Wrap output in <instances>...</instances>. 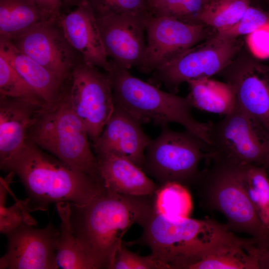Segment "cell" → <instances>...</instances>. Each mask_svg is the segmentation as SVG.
Masks as SVG:
<instances>
[{"instance_id":"83f0119b","label":"cell","mask_w":269,"mask_h":269,"mask_svg":"<svg viewBox=\"0 0 269 269\" xmlns=\"http://www.w3.org/2000/svg\"><path fill=\"white\" fill-rule=\"evenodd\" d=\"M15 175L8 172L4 178L0 177V232L6 235L22 224L36 226L37 222L30 215L24 200H15L10 207L6 206V197L10 184Z\"/></svg>"},{"instance_id":"8992f818","label":"cell","mask_w":269,"mask_h":269,"mask_svg":"<svg viewBox=\"0 0 269 269\" xmlns=\"http://www.w3.org/2000/svg\"><path fill=\"white\" fill-rule=\"evenodd\" d=\"M83 123L72 109L62 89L57 101L39 112L28 141L102 186L96 155Z\"/></svg>"},{"instance_id":"e0dca14e","label":"cell","mask_w":269,"mask_h":269,"mask_svg":"<svg viewBox=\"0 0 269 269\" xmlns=\"http://www.w3.org/2000/svg\"><path fill=\"white\" fill-rule=\"evenodd\" d=\"M225 76L235 88L238 104L269 132V66L251 61Z\"/></svg>"},{"instance_id":"5bb4252c","label":"cell","mask_w":269,"mask_h":269,"mask_svg":"<svg viewBox=\"0 0 269 269\" xmlns=\"http://www.w3.org/2000/svg\"><path fill=\"white\" fill-rule=\"evenodd\" d=\"M101 38L109 57L130 69L141 64L145 53L148 22L136 17L111 15L97 18Z\"/></svg>"},{"instance_id":"7a4b0ae2","label":"cell","mask_w":269,"mask_h":269,"mask_svg":"<svg viewBox=\"0 0 269 269\" xmlns=\"http://www.w3.org/2000/svg\"><path fill=\"white\" fill-rule=\"evenodd\" d=\"M20 179L29 212L45 211L60 202L87 203L105 187L87 174L65 163L27 140L9 159L0 164Z\"/></svg>"},{"instance_id":"d6986e66","label":"cell","mask_w":269,"mask_h":269,"mask_svg":"<svg viewBox=\"0 0 269 269\" xmlns=\"http://www.w3.org/2000/svg\"><path fill=\"white\" fill-rule=\"evenodd\" d=\"M96 156L103 185L109 190L131 196H153L160 186L126 158L111 153Z\"/></svg>"},{"instance_id":"d590c367","label":"cell","mask_w":269,"mask_h":269,"mask_svg":"<svg viewBox=\"0 0 269 269\" xmlns=\"http://www.w3.org/2000/svg\"><path fill=\"white\" fill-rule=\"evenodd\" d=\"M259 269H269V247L256 251Z\"/></svg>"},{"instance_id":"8fae6325","label":"cell","mask_w":269,"mask_h":269,"mask_svg":"<svg viewBox=\"0 0 269 269\" xmlns=\"http://www.w3.org/2000/svg\"><path fill=\"white\" fill-rule=\"evenodd\" d=\"M213 29L202 24L153 15L146 25L145 53L137 69L142 73H152L211 36L216 32Z\"/></svg>"},{"instance_id":"cb8c5ba5","label":"cell","mask_w":269,"mask_h":269,"mask_svg":"<svg viewBox=\"0 0 269 269\" xmlns=\"http://www.w3.org/2000/svg\"><path fill=\"white\" fill-rule=\"evenodd\" d=\"M56 207L60 219V235L56 251L59 269H95L75 237L69 220V202H60Z\"/></svg>"},{"instance_id":"277c9868","label":"cell","mask_w":269,"mask_h":269,"mask_svg":"<svg viewBox=\"0 0 269 269\" xmlns=\"http://www.w3.org/2000/svg\"><path fill=\"white\" fill-rule=\"evenodd\" d=\"M210 166L201 171L194 184L202 208L221 213L233 232L252 236L257 247L269 246V229L262 223L242 185L241 163L209 155Z\"/></svg>"},{"instance_id":"4dcf8cb0","label":"cell","mask_w":269,"mask_h":269,"mask_svg":"<svg viewBox=\"0 0 269 269\" xmlns=\"http://www.w3.org/2000/svg\"><path fill=\"white\" fill-rule=\"evenodd\" d=\"M205 0H160L152 8L153 16L172 17L192 24H200L198 17Z\"/></svg>"},{"instance_id":"ac0fdd59","label":"cell","mask_w":269,"mask_h":269,"mask_svg":"<svg viewBox=\"0 0 269 269\" xmlns=\"http://www.w3.org/2000/svg\"><path fill=\"white\" fill-rule=\"evenodd\" d=\"M46 106L0 95V164L26 144L30 130Z\"/></svg>"},{"instance_id":"484cf974","label":"cell","mask_w":269,"mask_h":269,"mask_svg":"<svg viewBox=\"0 0 269 269\" xmlns=\"http://www.w3.org/2000/svg\"><path fill=\"white\" fill-rule=\"evenodd\" d=\"M153 198L156 211L165 217L173 220L190 218L193 203L187 187L176 182L167 183L159 186Z\"/></svg>"},{"instance_id":"ba28073f","label":"cell","mask_w":269,"mask_h":269,"mask_svg":"<svg viewBox=\"0 0 269 269\" xmlns=\"http://www.w3.org/2000/svg\"><path fill=\"white\" fill-rule=\"evenodd\" d=\"M208 155L265 167L269 174V132L237 103L209 130Z\"/></svg>"},{"instance_id":"4fadbf2b","label":"cell","mask_w":269,"mask_h":269,"mask_svg":"<svg viewBox=\"0 0 269 269\" xmlns=\"http://www.w3.org/2000/svg\"><path fill=\"white\" fill-rule=\"evenodd\" d=\"M22 224L6 235L7 246L0 269H57L60 230L51 223L41 229Z\"/></svg>"},{"instance_id":"ffe728a7","label":"cell","mask_w":269,"mask_h":269,"mask_svg":"<svg viewBox=\"0 0 269 269\" xmlns=\"http://www.w3.org/2000/svg\"><path fill=\"white\" fill-rule=\"evenodd\" d=\"M0 55L16 70L48 106L59 99L65 82L18 50L7 38L0 37Z\"/></svg>"},{"instance_id":"3957f363","label":"cell","mask_w":269,"mask_h":269,"mask_svg":"<svg viewBox=\"0 0 269 269\" xmlns=\"http://www.w3.org/2000/svg\"><path fill=\"white\" fill-rule=\"evenodd\" d=\"M138 225L142 229L141 236L125 244L148 247L167 269H188L236 236L226 224L209 218L171 220L158 213L154 205Z\"/></svg>"},{"instance_id":"d4e9b609","label":"cell","mask_w":269,"mask_h":269,"mask_svg":"<svg viewBox=\"0 0 269 269\" xmlns=\"http://www.w3.org/2000/svg\"><path fill=\"white\" fill-rule=\"evenodd\" d=\"M242 185L259 218L269 229V174L263 166L241 163Z\"/></svg>"},{"instance_id":"4316f807","label":"cell","mask_w":269,"mask_h":269,"mask_svg":"<svg viewBox=\"0 0 269 269\" xmlns=\"http://www.w3.org/2000/svg\"><path fill=\"white\" fill-rule=\"evenodd\" d=\"M250 5L249 0H212L204 4L198 21L219 32L236 24Z\"/></svg>"},{"instance_id":"6da1fadb","label":"cell","mask_w":269,"mask_h":269,"mask_svg":"<svg viewBox=\"0 0 269 269\" xmlns=\"http://www.w3.org/2000/svg\"><path fill=\"white\" fill-rule=\"evenodd\" d=\"M153 196H131L104 188L85 204L69 203L72 232L95 269H112L123 236L154 205Z\"/></svg>"},{"instance_id":"9a60e30c","label":"cell","mask_w":269,"mask_h":269,"mask_svg":"<svg viewBox=\"0 0 269 269\" xmlns=\"http://www.w3.org/2000/svg\"><path fill=\"white\" fill-rule=\"evenodd\" d=\"M141 124L125 109L115 104L102 133L92 143L95 155H119L141 168L146 148L151 139L143 132Z\"/></svg>"},{"instance_id":"d6a6232c","label":"cell","mask_w":269,"mask_h":269,"mask_svg":"<svg viewBox=\"0 0 269 269\" xmlns=\"http://www.w3.org/2000/svg\"><path fill=\"white\" fill-rule=\"evenodd\" d=\"M112 269H167L151 254L142 256L130 251L124 242L118 250Z\"/></svg>"},{"instance_id":"e575fe53","label":"cell","mask_w":269,"mask_h":269,"mask_svg":"<svg viewBox=\"0 0 269 269\" xmlns=\"http://www.w3.org/2000/svg\"><path fill=\"white\" fill-rule=\"evenodd\" d=\"M49 20H56L61 12L62 3L58 0H33Z\"/></svg>"},{"instance_id":"5b68a950","label":"cell","mask_w":269,"mask_h":269,"mask_svg":"<svg viewBox=\"0 0 269 269\" xmlns=\"http://www.w3.org/2000/svg\"><path fill=\"white\" fill-rule=\"evenodd\" d=\"M106 73L115 103L125 109L141 124L152 122L161 128L171 123H177L209 144V130L212 122L201 123L193 117L192 107L187 97L162 91L133 76L129 69L112 60Z\"/></svg>"},{"instance_id":"603a6c76","label":"cell","mask_w":269,"mask_h":269,"mask_svg":"<svg viewBox=\"0 0 269 269\" xmlns=\"http://www.w3.org/2000/svg\"><path fill=\"white\" fill-rule=\"evenodd\" d=\"M47 20L33 0H0V37L10 39Z\"/></svg>"},{"instance_id":"7c38bea8","label":"cell","mask_w":269,"mask_h":269,"mask_svg":"<svg viewBox=\"0 0 269 269\" xmlns=\"http://www.w3.org/2000/svg\"><path fill=\"white\" fill-rule=\"evenodd\" d=\"M9 40L63 82L81 56L66 38L58 19L39 22Z\"/></svg>"},{"instance_id":"9c48e42d","label":"cell","mask_w":269,"mask_h":269,"mask_svg":"<svg viewBox=\"0 0 269 269\" xmlns=\"http://www.w3.org/2000/svg\"><path fill=\"white\" fill-rule=\"evenodd\" d=\"M243 44L239 37L216 32L152 72L148 82L163 85L176 94L180 85L194 79L210 78L229 66Z\"/></svg>"},{"instance_id":"30bf717a","label":"cell","mask_w":269,"mask_h":269,"mask_svg":"<svg viewBox=\"0 0 269 269\" xmlns=\"http://www.w3.org/2000/svg\"><path fill=\"white\" fill-rule=\"evenodd\" d=\"M63 90L93 143L102 133L115 105L107 73H103L80 56L65 81Z\"/></svg>"},{"instance_id":"f1b7e54d","label":"cell","mask_w":269,"mask_h":269,"mask_svg":"<svg viewBox=\"0 0 269 269\" xmlns=\"http://www.w3.org/2000/svg\"><path fill=\"white\" fill-rule=\"evenodd\" d=\"M87 0L96 18L111 15H125L148 22L153 16L147 0Z\"/></svg>"},{"instance_id":"52a82bcc","label":"cell","mask_w":269,"mask_h":269,"mask_svg":"<svg viewBox=\"0 0 269 269\" xmlns=\"http://www.w3.org/2000/svg\"><path fill=\"white\" fill-rule=\"evenodd\" d=\"M208 149V144L191 132L163 127L147 145L141 169L160 186L176 182L189 188L200 175Z\"/></svg>"},{"instance_id":"74e56055","label":"cell","mask_w":269,"mask_h":269,"mask_svg":"<svg viewBox=\"0 0 269 269\" xmlns=\"http://www.w3.org/2000/svg\"><path fill=\"white\" fill-rule=\"evenodd\" d=\"M59 1H60L62 3V0H58Z\"/></svg>"},{"instance_id":"2e32d148","label":"cell","mask_w":269,"mask_h":269,"mask_svg":"<svg viewBox=\"0 0 269 269\" xmlns=\"http://www.w3.org/2000/svg\"><path fill=\"white\" fill-rule=\"evenodd\" d=\"M58 22L68 42L86 63L109 69L110 60L105 49L97 18L87 0L67 13H61Z\"/></svg>"},{"instance_id":"8d00e7d4","label":"cell","mask_w":269,"mask_h":269,"mask_svg":"<svg viewBox=\"0 0 269 269\" xmlns=\"http://www.w3.org/2000/svg\"><path fill=\"white\" fill-rule=\"evenodd\" d=\"M85 0H62V6L70 7L77 6Z\"/></svg>"},{"instance_id":"44dd1931","label":"cell","mask_w":269,"mask_h":269,"mask_svg":"<svg viewBox=\"0 0 269 269\" xmlns=\"http://www.w3.org/2000/svg\"><path fill=\"white\" fill-rule=\"evenodd\" d=\"M257 246L252 238L237 236L222 244L188 269H259Z\"/></svg>"},{"instance_id":"f546056e","label":"cell","mask_w":269,"mask_h":269,"mask_svg":"<svg viewBox=\"0 0 269 269\" xmlns=\"http://www.w3.org/2000/svg\"><path fill=\"white\" fill-rule=\"evenodd\" d=\"M0 95L47 106L44 101L0 55Z\"/></svg>"},{"instance_id":"1f68e13d","label":"cell","mask_w":269,"mask_h":269,"mask_svg":"<svg viewBox=\"0 0 269 269\" xmlns=\"http://www.w3.org/2000/svg\"><path fill=\"white\" fill-rule=\"evenodd\" d=\"M268 24H269V13L250 5L236 24L218 32L236 38L243 35H247Z\"/></svg>"},{"instance_id":"7402d4cb","label":"cell","mask_w":269,"mask_h":269,"mask_svg":"<svg viewBox=\"0 0 269 269\" xmlns=\"http://www.w3.org/2000/svg\"><path fill=\"white\" fill-rule=\"evenodd\" d=\"M187 83L189 91L187 98L192 108L225 115L235 108L236 92L230 83L209 78L192 80Z\"/></svg>"},{"instance_id":"836d02e7","label":"cell","mask_w":269,"mask_h":269,"mask_svg":"<svg viewBox=\"0 0 269 269\" xmlns=\"http://www.w3.org/2000/svg\"><path fill=\"white\" fill-rule=\"evenodd\" d=\"M246 42L252 53L260 58L269 57V24L247 35Z\"/></svg>"}]
</instances>
